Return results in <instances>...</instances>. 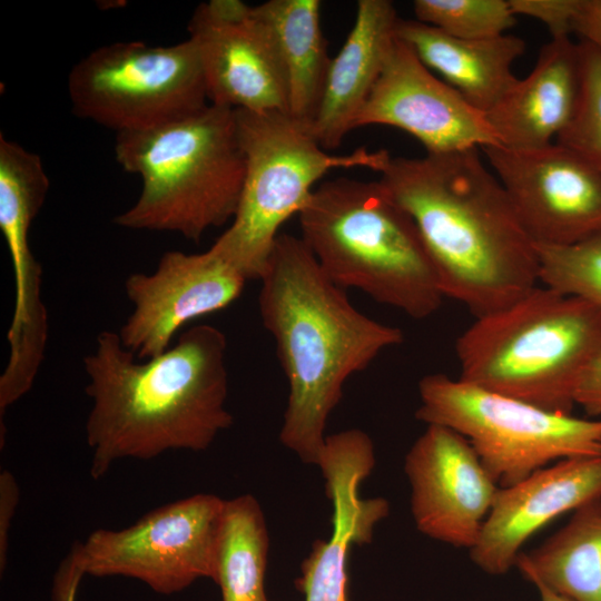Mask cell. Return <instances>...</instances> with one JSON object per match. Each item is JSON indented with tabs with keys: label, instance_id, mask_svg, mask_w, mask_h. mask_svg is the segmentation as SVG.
<instances>
[{
	"label": "cell",
	"instance_id": "obj_1",
	"mask_svg": "<svg viewBox=\"0 0 601 601\" xmlns=\"http://www.w3.org/2000/svg\"><path fill=\"white\" fill-rule=\"evenodd\" d=\"M226 349L225 334L201 324L181 333L162 354L140 361L118 333L100 332L83 359L91 477L105 476L124 459L204 451L230 427Z\"/></svg>",
	"mask_w": 601,
	"mask_h": 601
},
{
	"label": "cell",
	"instance_id": "obj_2",
	"mask_svg": "<svg viewBox=\"0 0 601 601\" xmlns=\"http://www.w3.org/2000/svg\"><path fill=\"white\" fill-rule=\"evenodd\" d=\"M381 175L415 221L445 297L480 317L538 286L536 244L479 148L391 156Z\"/></svg>",
	"mask_w": 601,
	"mask_h": 601
},
{
	"label": "cell",
	"instance_id": "obj_3",
	"mask_svg": "<svg viewBox=\"0 0 601 601\" xmlns=\"http://www.w3.org/2000/svg\"><path fill=\"white\" fill-rule=\"evenodd\" d=\"M259 280L260 318L288 383L279 440L302 462L317 465L345 382L404 334L361 313L300 237L277 236Z\"/></svg>",
	"mask_w": 601,
	"mask_h": 601
},
{
	"label": "cell",
	"instance_id": "obj_4",
	"mask_svg": "<svg viewBox=\"0 0 601 601\" xmlns=\"http://www.w3.org/2000/svg\"><path fill=\"white\" fill-rule=\"evenodd\" d=\"M298 219L300 238L338 287L414 319L441 307L445 296L418 228L381 179L323 181Z\"/></svg>",
	"mask_w": 601,
	"mask_h": 601
},
{
	"label": "cell",
	"instance_id": "obj_5",
	"mask_svg": "<svg viewBox=\"0 0 601 601\" xmlns=\"http://www.w3.org/2000/svg\"><path fill=\"white\" fill-rule=\"evenodd\" d=\"M115 157L142 181L116 225L199 242L234 218L246 164L233 109L208 104L157 127L116 134Z\"/></svg>",
	"mask_w": 601,
	"mask_h": 601
},
{
	"label": "cell",
	"instance_id": "obj_6",
	"mask_svg": "<svg viewBox=\"0 0 601 601\" xmlns=\"http://www.w3.org/2000/svg\"><path fill=\"white\" fill-rule=\"evenodd\" d=\"M455 351L461 380L572 414L579 382L601 353V313L579 297L538 285L475 317Z\"/></svg>",
	"mask_w": 601,
	"mask_h": 601
},
{
	"label": "cell",
	"instance_id": "obj_7",
	"mask_svg": "<svg viewBox=\"0 0 601 601\" xmlns=\"http://www.w3.org/2000/svg\"><path fill=\"white\" fill-rule=\"evenodd\" d=\"M234 115L245 179L235 216L213 246L248 280H259L280 226L298 215L322 177L339 168L381 173L391 155L365 147L331 155L309 127L286 112L236 109Z\"/></svg>",
	"mask_w": 601,
	"mask_h": 601
},
{
	"label": "cell",
	"instance_id": "obj_8",
	"mask_svg": "<svg viewBox=\"0 0 601 601\" xmlns=\"http://www.w3.org/2000/svg\"><path fill=\"white\" fill-rule=\"evenodd\" d=\"M418 394L415 417L463 435L499 487L560 460L601 456V417L551 412L442 373L422 377Z\"/></svg>",
	"mask_w": 601,
	"mask_h": 601
},
{
	"label": "cell",
	"instance_id": "obj_9",
	"mask_svg": "<svg viewBox=\"0 0 601 601\" xmlns=\"http://www.w3.org/2000/svg\"><path fill=\"white\" fill-rule=\"evenodd\" d=\"M72 112L116 134L157 127L209 102L195 46L140 41L99 47L80 59L67 80Z\"/></svg>",
	"mask_w": 601,
	"mask_h": 601
},
{
	"label": "cell",
	"instance_id": "obj_10",
	"mask_svg": "<svg viewBox=\"0 0 601 601\" xmlns=\"http://www.w3.org/2000/svg\"><path fill=\"white\" fill-rule=\"evenodd\" d=\"M224 499L198 493L144 514L121 530L98 529L77 541L86 575L126 577L169 595L217 577Z\"/></svg>",
	"mask_w": 601,
	"mask_h": 601
},
{
	"label": "cell",
	"instance_id": "obj_11",
	"mask_svg": "<svg viewBox=\"0 0 601 601\" xmlns=\"http://www.w3.org/2000/svg\"><path fill=\"white\" fill-rule=\"evenodd\" d=\"M536 245L564 246L601 231V174L572 149H480Z\"/></svg>",
	"mask_w": 601,
	"mask_h": 601
},
{
	"label": "cell",
	"instance_id": "obj_12",
	"mask_svg": "<svg viewBox=\"0 0 601 601\" xmlns=\"http://www.w3.org/2000/svg\"><path fill=\"white\" fill-rule=\"evenodd\" d=\"M247 282L213 245L197 254L166 252L152 273L127 277L125 292L134 309L118 336L138 359L156 357L184 325L235 302Z\"/></svg>",
	"mask_w": 601,
	"mask_h": 601
},
{
	"label": "cell",
	"instance_id": "obj_13",
	"mask_svg": "<svg viewBox=\"0 0 601 601\" xmlns=\"http://www.w3.org/2000/svg\"><path fill=\"white\" fill-rule=\"evenodd\" d=\"M188 35L199 58L209 104L233 110L288 114L279 57L253 6L239 0L201 2L188 22Z\"/></svg>",
	"mask_w": 601,
	"mask_h": 601
},
{
	"label": "cell",
	"instance_id": "obj_14",
	"mask_svg": "<svg viewBox=\"0 0 601 601\" xmlns=\"http://www.w3.org/2000/svg\"><path fill=\"white\" fill-rule=\"evenodd\" d=\"M404 472L416 529L470 550L499 490L470 442L450 427L428 424L407 451Z\"/></svg>",
	"mask_w": 601,
	"mask_h": 601
},
{
	"label": "cell",
	"instance_id": "obj_15",
	"mask_svg": "<svg viewBox=\"0 0 601 601\" xmlns=\"http://www.w3.org/2000/svg\"><path fill=\"white\" fill-rule=\"evenodd\" d=\"M370 125L404 130L433 155L499 145L485 114L439 79L397 37L354 129Z\"/></svg>",
	"mask_w": 601,
	"mask_h": 601
},
{
	"label": "cell",
	"instance_id": "obj_16",
	"mask_svg": "<svg viewBox=\"0 0 601 601\" xmlns=\"http://www.w3.org/2000/svg\"><path fill=\"white\" fill-rule=\"evenodd\" d=\"M372 439L351 428L327 435L317 466L333 505L332 532L316 540L300 565L296 588L305 601H347V562L354 545L372 542L376 524L390 513L383 497H362V482L372 473Z\"/></svg>",
	"mask_w": 601,
	"mask_h": 601
},
{
	"label": "cell",
	"instance_id": "obj_17",
	"mask_svg": "<svg viewBox=\"0 0 601 601\" xmlns=\"http://www.w3.org/2000/svg\"><path fill=\"white\" fill-rule=\"evenodd\" d=\"M601 497V456L571 457L499 487L475 544L472 562L502 575L515 568L524 543L558 516Z\"/></svg>",
	"mask_w": 601,
	"mask_h": 601
},
{
	"label": "cell",
	"instance_id": "obj_18",
	"mask_svg": "<svg viewBox=\"0 0 601 601\" xmlns=\"http://www.w3.org/2000/svg\"><path fill=\"white\" fill-rule=\"evenodd\" d=\"M581 82L580 41L552 38L532 71L485 114L499 145L535 149L553 144L575 111Z\"/></svg>",
	"mask_w": 601,
	"mask_h": 601
},
{
	"label": "cell",
	"instance_id": "obj_19",
	"mask_svg": "<svg viewBox=\"0 0 601 601\" xmlns=\"http://www.w3.org/2000/svg\"><path fill=\"white\" fill-rule=\"evenodd\" d=\"M400 17L388 0H359L344 45L331 59L311 132L326 150L354 130L396 40Z\"/></svg>",
	"mask_w": 601,
	"mask_h": 601
},
{
	"label": "cell",
	"instance_id": "obj_20",
	"mask_svg": "<svg viewBox=\"0 0 601 601\" xmlns=\"http://www.w3.org/2000/svg\"><path fill=\"white\" fill-rule=\"evenodd\" d=\"M396 37L477 110L486 114L513 87L512 66L525 41L512 35L462 39L418 20L400 18Z\"/></svg>",
	"mask_w": 601,
	"mask_h": 601
},
{
	"label": "cell",
	"instance_id": "obj_21",
	"mask_svg": "<svg viewBox=\"0 0 601 601\" xmlns=\"http://www.w3.org/2000/svg\"><path fill=\"white\" fill-rule=\"evenodd\" d=\"M253 11L268 28L279 57L288 114L311 128L332 59L321 27V1L268 0Z\"/></svg>",
	"mask_w": 601,
	"mask_h": 601
},
{
	"label": "cell",
	"instance_id": "obj_22",
	"mask_svg": "<svg viewBox=\"0 0 601 601\" xmlns=\"http://www.w3.org/2000/svg\"><path fill=\"white\" fill-rule=\"evenodd\" d=\"M515 568L570 601H601V497L573 512L569 522L530 552Z\"/></svg>",
	"mask_w": 601,
	"mask_h": 601
},
{
	"label": "cell",
	"instance_id": "obj_23",
	"mask_svg": "<svg viewBox=\"0 0 601 601\" xmlns=\"http://www.w3.org/2000/svg\"><path fill=\"white\" fill-rule=\"evenodd\" d=\"M268 550L266 519L257 499L243 494L226 500L215 581L223 601H269L265 590Z\"/></svg>",
	"mask_w": 601,
	"mask_h": 601
},
{
	"label": "cell",
	"instance_id": "obj_24",
	"mask_svg": "<svg viewBox=\"0 0 601 601\" xmlns=\"http://www.w3.org/2000/svg\"><path fill=\"white\" fill-rule=\"evenodd\" d=\"M536 248L540 283L579 297L601 313V231L571 245Z\"/></svg>",
	"mask_w": 601,
	"mask_h": 601
},
{
	"label": "cell",
	"instance_id": "obj_25",
	"mask_svg": "<svg viewBox=\"0 0 601 601\" xmlns=\"http://www.w3.org/2000/svg\"><path fill=\"white\" fill-rule=\"evenodd\" d=\"M416 20L462 39L505 35L515 24L509 0H415Z\"/></svg>",
	"mask_w": 601,
	"mask_h": 601
},
{
	"label": "cell",
	"instance_id": "obj_26",
	"mask_svg": "<svg viewBox=\"0 0 601 601\" xmlns=\"http://www.w3.org/2000/svg\"><path fill=\"white\" fill-rule=\"evenodd\" d=\"M582 49V82L575 111L556 137L601 174V52L587 41Z\"/></svg>",
	"mask_w": 601,
	"mask_h": 601
},
{
	"label": "cell",
	"instance_id": "obj_27",
	"mask_svg": "<svg viewBox=\"0 0 601 601\" xmlns=\"http://www.w3.org/2000/svg\"><path fill=\"white\" fill-rule=\"evenodd\" d=\"M515 16L534 18L546 26L552 38L571 37L580 0H509Z\"/></svg>",
	"mask_w": 601,
	"mask_h": 601
},
{
	"label": "cell",
	"instance_id": "obj_28",
	"mask_svg": "<svg viewBox=\"0 0 601 601\" xmlns=\"http://www.w3.org/2000/svg\"><path fill=\"white\" fill-rule=\"evenodd\" d=\"M20 491L11 472H0V571L7 568L9 533L18 505Z\"/></svg>",
	"mask_w": 601,
	"mask_h": 601
},
{
	"label": "cell",
	"instance_id": "obj_29",
	"mask_svg": "<svg viewBox=\"0 0 601 601\" xmlns=\"http://www.w3.org/2000/svg\"><path fill=\"white\" fill-rule=\"evenodd\" d=\"M86 575L81 566L77 542L61 560L52 584V601H76L79 584Z\"/></svg>",
	"mask_w": 601,
	"mask_h": 601
},
{
	"label": "cell",
	"instance_id": "obj_30",
	"mask_svg": "<svg viewBox=\"0 0 601 601\" xmlns=\"http://www.w3.org/2000/svg\"><path fill=\"white\" fill-rule=\"evenodd\" d=\"M575 404L590 417H601V353L584 371L575 392Z\"/></svg>",
	"mask_w": 601,
	"mask_h": 601
},
{
	"label": "cell",
	"instance_id": "obj_31",
	"mask_svg": "<svg viewBox=\"0 0 601 601\" xmlns=\"http://www.w3.org/2000/svg\"><path fill=\"white\" fill-rule=\"evenodd\" d=\"M573 32L601 52V0H580Z\"/></svg>",
	"mask_w": 601,
	"mask_h": 601
},
{
	"label": "cell",
	"instance_id": "obj_32",
	"mask_svg": "<svg viewBox=\"0 0 601 601\" xmlns=\"http://www.w3.org/2000/svg\"><path fill=\"white\" fill-rule=\"evenodd\" d=\"M532 584L538 590L541 601H570L566 598L553 592L552 590H550L549 588H546L545 585L539 582H534Z\"/></svg>",
	"mask_w": 601,
	"mask_h": 601
}]
</instances>
